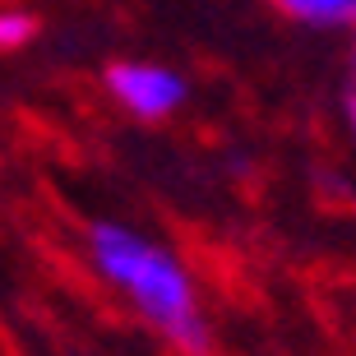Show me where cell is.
I'll use <instances>...</instances> for the list:
<instances>
[{
	"mask_svg": "<svg viewBox=\"0 0 356 356\" xmlns=\"http://www.w3.org/2000/svg\"><path fill=\"white\" fill-rule=\"evenodd\" d=\"M106 92L134 120H167L185 106L190 83L176 70L153 65V60H116V65L106 70Z\"/></svg>",
	"mask_w": 356,
	"mask_h": 356,
	"instance_id": "7a4b0ae2",
	"label": "cell"
},
{
	"mask_svg": "<svg viewBox=\"0 0 356 356\" xmlns=\"http://www.w3.org/2000/svg\"><path fill=\"white\" fill-rule=\"evenodd\" d=\"M88 259L120 296H130L134 310L167 343H176L190 356L209 352V324L199 315L195 282H190L185 264L172 250L153 245L148 236H139L125 222H92L88 227Z\"/></svg>",
	"mask_w": 356,
	"mask_h": 356,
	"instance_id": "6da1fadb",
	"label": "cell"
},
{
	"mask_svg": "<svg viewBox=\"0 0 356 356\" xmlns=\"http://www.w3.org/2000/svg\"><path fill=\"white\" fill-rule=\"evenodd\" d=\"M33 14L28 10H0V51H14V47H24L33 38Z\"/></svg>",
	"mask_w": 356,
	"mask_h": 356,
	"instance_id": "277c9868",
	"label": "cell"
},
{
	"mask_svg": "<svg viewBox=\"0 0 356 356\" xmlns=\"http://www.w3.org/2000/svg\"><path fill=\"white\" fill-rule=\"evenodd\" d=\"M277 10L319 33H338V28H356V0H273Z\"/></svg>",
	"mask_w": 356,
	"mask_h": 356,
	"instance_id": "3957f363",
	"label": "cell"
},
{
	"mask_svg": "<svg viewBox=\"0 0 356 356\" xmlns=\"http://www.w3.org/2000/svg\"><path fill=\"white\" fill-rule=\"evenodd\" d=\"M343 111H347V130H352V144H356V74L347 79V97H343Z\"/></svg>",
	"mask_w": 356,
	"mask_h": 356,
	"instance_id": "5b68a950",
	"label": "cell"
}]
</instances>
